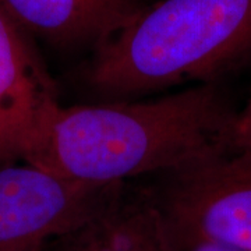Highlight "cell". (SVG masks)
<instances>
[{
	"instance_id": "obj_1",
	"label": "cell",
	"mask_w": 251,
	"mask_h": 251,
	"mask_svg": "<svg viewBox=\"0 0 251 251\" xmlns=\"http://www.w3.org/2000/svg\"><path fill=\"white\" fill-rule=\"evenodd\" d=\"M236 113L215 82L151 102L59 106L25 163L91 184L175 175L232 155Z\"/></svg>"
},
{
	"instance_id": "obj_2",
	"label": "cell",
	"mask_w": 251,
	"mask_h": 251,
	"mask_svg": "<svg viewBox=\"0 0 251 251\" xmlns=\"http://www.w3.org/2000/svg\"><path fill=\"white\" fill-rule=\"evenodd\" d=\"M251 57V0H162L97 45L87 78L108 95L215 82Z\"/></svg>"
},
{
	"instance_id": "obj_3",
	"label": "cell",
	"mask_w": 251,
	"mask_h": 251,
	"mask_svg": "<svg viewBox=\"0 0 251 251\" xmlns=\"http://www.w3.org/2000/svg\"><path fill=\"white\" fill-rule=\"evenodd\" d=\"M179 251L216 243L251 251V159L227 155L171 175L155 200Z\"/></svg>"
},
{
	"instance_id": "obj_4",
	"label": "cell",
	"mask_w": 251,
	"mask_h": 251,
	"mask_svg": "<svg viewBox=\"0 0 251 251\" xmlns=\"http://www.w3.org/2000/svg\"><path fill=\"white\" fill-rule=\"evenodd\" d=\"M120 184L67 179L29 163L0 166V251L41 249L81 230L120 198Z\"/></svg>"
},
{
	"instance_id": "obj_5",
	"label": "cell",
	"mask_w": 251,
	"mask_h": 251,
	"mask_svg": "<svg viewBox=\"0 0 251 251\" xmlns=\"http://www.w3.org/2000/svg\"><path fill=\"white\" fill-rule=\"evenodd\" d=\"M59 106L25 28L0 1V166L28 161Z\"/></svg>"
},
{
	"instance_id": "obj_6",
	"label": "cell",
	"mask_w": 251,
	"mask_h": 251,
	"mask_svg": "<svg viewBox=\"0 0 251 251\" xmlns=\"http://www.w3.org/2000/svg\"><path fill=\"white\" fill-rule=\"evenodd\" d=\"M21 27L56 45H99L143 9L140 0H0Z\"/></svg>"
},
{
	"instance_id": "obj_7",
	"label": "cell",
	"mask_w": 251,
	"mask_h": 251,
	"mask_svg": "<svg viewBox=\"0 0 251 251\" xmlns=\"http://www.w3.org/2000/svg\"><path fill=\"white\" fill-rule=\"evenodd\" d=\"M74 251H179L150 197H122L74 234Z\"/></svg>"
},
{
	"instance_id": "obj_8",
	"label": "cell",
	"mask_w": 251,
	"mask_h": 251,
	"mask_svg": "<svg viewBox=\"0 0 251 251\" xmlns=\"http://www.w3.org/2000/svg\"><path fill=\"white\" fill-rule=\"evenodd\" d=\"M232 155L251 159V97L243 110L236 113L232 134Z\"/></svg>"
},
{
	"instance_id": "obj_9",
	"label": "cell",
	"mask_w": 251,
	"mask_h": 251,
	"mask_svg": "<svg viewBox=\"0 0 251 251\" xmlns=\"http://www.w3.org/2000/svg\"><path fill=\"white\" fill-rule=\"evenodd\" d=\"M186 251H244L234 249V247H229V246H224V244H216V243H198L191 247H188Z\"/></svg>"
},
{
	"instance_id": "obj_10",
	"label": "cell",
	"mask_w": 251,
	"mask_h": 251,
	"mask_svg": "<svg viewBox=\"0 0 251 251\" xmlns=\"http://www.w3.org/2000/svg\"><path fill=\"white\" fill-rule=\"evenodd\" d=\"M41 250V249H36V250H31V251H39Z\"/></svg>"
},
{
	"instance_id": "obj_11",
	"label": "cell",
	"mask_w": 251,
	"mask_h": 251,
	"mask_svg": "<svg viewBox=\"0 0 251 251\" xmlns=\"http://www.w3.org/2000/svg\"><path fill=\"white\" fill-rule=\"evenodd\" d=\"M69 251H74V250H73V249H72V247H70V250H69Z\"/></svg>"
}]
</instances>
